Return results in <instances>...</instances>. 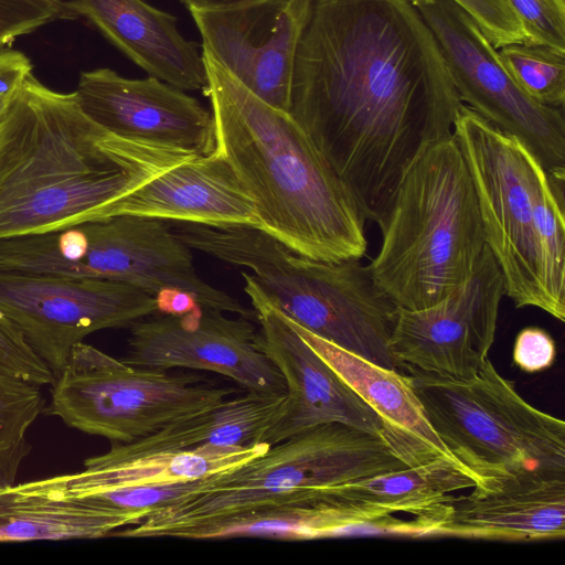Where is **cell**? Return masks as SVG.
I'll return each instance as SVG.
<instances>
[{"instance_id":"obj_1","label":"cell","mask_w":565,"mask_h":565,"mask_svg":"<svg viewBox=\"0 0 565 565\" xmlns=\"http://www.w3.org/2000/svg\"><path fill=\"white\" fill-rule=\"evenodd\" d=\"M461 100L411 0H312L290 115L379 224L416 159L454 136Z\"/></svg>"},{"instance_id":"obj_2","label":"cell","mask_w":565,"mask_h":565,"mask_svg":"<svg viewBox=\"0 0 565 565\" xmlns=\"http://www.w3.org/2000/svg\"><path fill=\"white\" fill-rule=\"evenodd\" d=\"M195 156L121 138L29 73L0 116V239L110 216L114 204Z\"/></svg>"},{"instance_id":"obj_3","label":"cell","mask_w":565,"mask_h":565,"mask_svg":"<svg viewBox=\"0 0 565 565\" xmlns=\"http://www.w3.org/2000/svg\"><path fill=\"white\" fill-rule=\"evenodd\" d=\"M215 151L252 196L259 227L311 259H361L364 222L351 192L288 111L267 104L202 49Z\"/></svg>"},{"instance_id":"obj_4","label":"cell","mask_w":565,"mask_h":565,"mask_svg":"<svg viewBox=\"0 0 565 565\" xmlns=\"http://www.w3.org/2000/svg\"><path fill=\"white\" fill-rule=\"evenodd\" d=\"M406 467L412 466L380 435L338 423L319 425L225 470L214 486L153 509L114 535L225 539L253 515L308 502L317 488Z\"/></svg>"},{"instance_id":"obj_5","label":"cell","mask_w":565,"mask_h":565,"mask_svg":"<svg viewBox=\"0 0 565 565\" xmlns=\"http://www.w3.org/2000/svg\"><path fill=\"white\" fill-rule=\"evenodd\" d=\"M173 228L191 249L249 269L263 295L290 321L374 364L399 371L390 350L397 307L360 259H311L252 225L180 222Z\"/></svg>"},{"instance_id":"obj_6","label":"cell","mask_w":565,"mask_h":565,"mask_svg":"<svg viewBox=\"0 0 565 565\" xmlns=\"http://www.w3.org/2000/svg\"><path fill=\"white\" fill-rule=\"evenodd\" d=\"M377 225L382 244L367 268L397 308L433 306L468 280L486 242L472 180L454 136L416 159Z\"/></svg>"},{"instance_id":"obj_7","label":"cell","mask_w":565,"mask_h":565,"mask_svg":"<svg viewBox=\"0 0 565 565\" xmlns=\"http://www.w3.org/2000/svg\"><path fill=\"white\" fill-rule=\"evenodd\" d=\"M402 370L431 428L476 487L523 471H565L564 420L524 401L489 358L468 379Z\"/></svg>"},{"instance_id":"obj_8","label":"cell","mask_w":565,"mask_h":565,"mask_svg":"<svg viewBox=\"0 0 565 565\" xmlns=\"http://www.w3.org/2000/svg\"><path fill=\"white\" fill-rule=\"evenodd\" d=\"M47 413L113 443H131L232 394L196 374L138 367L77 343L55 376Z\"/></svg>"},{"instance_id":"obj_9","label":"cell","mask_w":565,"mask_h":565,"mask_svg":"<svg viewBox=\"0 0 565 565\" xmlns=\"http://www.w3.org/2000/svg\"><path fill=\"white\" fill-rule=\"evenodd\" d=\"M454 138L476 191L486 246L515 308L546 312L534 218L536 170L541 164L516 137L461 104Z\"/></svg>"},{"instance_id":"obj_10","label":"cell","mask_w":565,"mask_h":565,"mask_svg":"<svg viewBox=\"0 0 565 565\" xmlns=\"http://www.w3.org/2000/svg\"><path fill=\"white\" fill-rule=\"evenodd\" d=\"M41 257L49 274L121 281L152 296L182 290L202 309L256 320L254 310L199 276L191 248L167 220L114 215L82 222L46 234Z\"/></svg>"},{"instance_id":"obj_11","label":"cell","mask_w":565,"mask_h":565,"mask_svg":"<svg viewBox=\"0 0 565 565\" xmlns=\"http://www.w3.org/2000/svg\"><path fill=\"white\" fill-rule=\"evenodd\" d=\"M411 2L431 31L461 103L521 140L552 179L564 181L563 109L525 94L477 22L452 0Z\"/></svg>"},{"instance_id":"obj_12","label":"cell","mask_w":565,"mask_h":565,"mask_svg":"<svg viewBox=\"0 0 565 565\" xmlns=\"http://www.w3.org/2000/svg\"><path fill=\"white\" fill-rule=\"evenodd\" d=\"M0 310L55 379L85 337L129 328L158 306L154 296L121 281L0 270Z\"/></svg>"},{"instance_id":"obj_13","label":"cell","mask_w":565,"mask_h":565,"mask_svg":"<svg viewBox=\"0 0 565 565\" xmlns=\"http://www.w3.org/2000/svg\"><path fill=\"white\" fill-rule=\"evenodd\" d=\"M504 280L486 246L459 288L437 303L397 308L390 350L399 365L452 379H468L488 358L494 341Z\"/></svg>"},{"instance_id":"obj_14","label":"cell","mask_w":565,"mask_h":565,"mask_svg":"<svg viewBox=\"0 0 565 565\" xmlns=\"http://www.w3.org/2000/svg\"><path fill=\"white\" fill-rule=\"evenodd\" d=\"M244 290L259 323L258 348L281 374L285 401L260 443L273 446L324 424H343L384 436L377 413L303 340L243 271Z\"/></svg>"},{"instance_id":"obj_15","label":"cell","mask_w":565,"mask_h":565,"mask_svg":"<svg viewBox=\"0 0 565 565\" xmlns=\"http://www.w3.org/2000/svg\"><path fill=\"white\" fill-rule=\"evenodd\" d=\"M127 364L169 371L218 373L247 391L285 393V381L257 345L250 319L199 308L184 315L156 313L129 327Z\"/></svg>"},{"instance_id":"obj_16","label":"cell","mask_w":565,"mask_h":565,"mask_svg":"<svg viewBox=\"0 0 565 565\" xmlns=\"http://www.w3.org/2000/svg\"><path fill=\"white\" fill-rule=\"evenodd\" d=\"M312 0H249L190 9L207 51L257 97L290 110L295 58Z\"/></svg>"},{"instance_id":"obj_17","label":"cell","mask_w":565,"mask_h":565,"mask_svg":"<svg viewBox=\"0 0 565 565\" xmlns=\"http://www.w3.org/2000/svg\"><path fill=\"white\" fill-rule=\"evenodd\" d=\"M74 94L84 113L116 136L195 154L215 151L211 110L159 78L96 68L81 74Z\"/></svg>"},{"instance_id":"obj_18","label":"cell","mask_w":565,"mask_h":565,"mask_svg":"<svg viewBox=\"0 0 565 565\" xmlns=\"http://www.w3.org/2000/svg\"><path fill=\"white\" fill-rule=\"evenodd\" d=\"M428 536L546 541L565 536V471L530 470L452 495Z\"/></svg>"},{"instance_id":"obj_19","label":"cell","mask_w":565,"mask_h":565,"mask_svg":"<svg viewBox=\"0 0 565 565\" xmlns=\"http://www.w3.org/2000/svg\"><path fill=\"white\" fill-rule=\"evenodd\" d=\"M114 215L259 227L252 196L216 152L195 156L158 173L118 200L110 211Z\"/></svg>"},{"instance_id":"obj_20","label":"cell","mask_w":565,"mask_h":565,"mask_svg":"<svg viewBox=\"0 0 565 565\" xmlns=\"http://www.w3.org/2000/svg\"><path fill=\"white\" fill-rule=\"evenodd\" d=\"M118 50L148 73L182 90L207 87L202 52L178 30L174 15L147 0H74Z\"/></svg>"},{"instance_id":"obj_21","label":"cell","mask_w":565,"mask_h":565,"mask_svg":"<svg viewBox=\"0 0 565 565\" xmlns=\"http://www.w3.org/2000/svg\"><path fill=\"white\" fill-rule=\"evenodd\" d=\"M270 446H203L180 454L126 455L111 448L87 458L82 471L26 482L34 490L72 499L140 487L192 481L237 467Z\"/></svg>"},{"instance_id":"obj_22","label":"cell","mask_w":565,"mask_h":565,"mask_svg":"<svg viewBox=\"0 0 565 565\" xmlns=\"http://www.w3.org/2000/svg\"><path fill=\"white\" fill-rule=\"evenodd\" d=\"M289 322L377 413L384 425L385 439L409 466H419L438 458L455 460L428 423L405 373L374 364Z\"/></svg>"},{"instance_id":"obj_23","label":"cell","mask_w":565,"mask_h":565,"mask_svg":"<svg viewBox=\"0 0 565 565\" xmlns=\"http://www.w3.org/2000/svg\"><path fill=\"white\" fill-rule=\"evenodd\" d=\"M286 393L247 391L238 397L179 418L131 443H113L126 455L180 454L203 446L248 447L260 444Z\"/></svg>"},{"instance_id":"obj_24","label":"cell","mask_w":565,"mask_h":565,"mask_svg":"<svg viewBox=\"0 0 565 565\" xmlns=\"http://www.w3.org/2000/svg\"><path fill=\"white\" fill-rule=\"evenodd\" d=\"M134 524L126 514L47 494L26 482L0 488V542L99 539Z\"/></svg>"},{"instance_id":"obj_25","label":"cell","mask_w":565,"mask_h":565,"mask_svg":"<svg viewBox=\"0 0 565 565\" xmlns=\"http://www.w3.org/2000/svg\"><path fill=\"white\" fill-rule=\"evenodd\" d=\"M477 480L458 462L438 458L419 466L381 472L320 490L333 503L419 515L452 497V492L475 488Z\"/></svg>"},{"instance_id":"obj_26","label":"cell","mask_w":565,"mask_h":565,"mask_svg":"<svg viewBox=\"0 0 565 565\" xmlns=\"http://www.w3.org/2000/svg\"><path fill=\"white\" fill-rule=\"evenodd\" d=\"M534 218L546 312L563 322L565 320L564 181L551 179L542 164L536 170Z\"/></svg>"},{"instance_id":"obj_27","label":"cell","mask_w":565,"mask_h":565,"mask_svg":"<svg viewBox=\"0 0 565 565\" xmlns=\"http://www.w3.org/2000/svg\"><path fill=\"white\" fill-rule=\"evenodd\" d=\"M40 387L0 374V488L14 484L31 450L26 434L45 403Z\"/></svg>"},{"instance_id":"obj_28","label":"cell","mask_w":565,"mask_h":565,"mask_svg":"<svg viewBox=\"0 0 565 565\" xmlns=\"http://www.w3.org/2000/svg\"><path fill=\"white\" fill-rule=\"evenodd\" d=\"M499 57L515 83L534 100L563 109L565 51L527 42L500 47Z\"/></svg>"},{"instance_id":"obj_29","label":"cell","mask_w":565,"mask_h":565,"mask_svg":"<svg viewBox=\"0 0 565 565\" xmlns=\"http://www.w3.org/2000/svg\"><path fill=\"white\" fill-rule=\"evenodd\" d=\"M79 17L65 0H0V51L47 23Z\"/></svg>"},{"instance_id":"obj_30","label":"cell","mask_w":565,"mask_h":565,"mask_svg":"<svg viewBox=\"0 0 565 565\" xmlns=\"http://www.w3.org/2000/svg\"><path fill=\"white\" fill-rule=\"evenodd\" d=\"M0 374L42 386L54 382L49 365L0 310Z\"/></svg>"},{"instance_id":"obj_31","label":"cell","mask_w":565,"mask_h":565,"mask_svg":"<svg viewBox=\"0 0 565 565\" xmlns=\"http://www.w3.org/2000/svg\"><path fill=\"white\" fill-rule=\"evenodd\" d=\"M525 33V42L565 51L564 0H508Z\"/></svg>"},{"instance_id":"obj_32","label":"cell","mask_w":565,"mask_h":565,"mask_svg":"<svg viewBox=\"0 0 565 565\" xmlns=\"http://www.w3.org/2000/svg\"><path fill=\"white\" fill-rule=\"evenodd\" d=\"M452 1L477 22L495 49L525 42L522 24L508 0Z\"/></svg>"},{"instance_id":"obj_33","label":"cell","mask_w":565,"mask_h":565,"mask_svg":"<svg viewBox=\"0 0 565 565\" xmlns=\"http://www.w3.org/2000/svg\"><path fill=\"white\" fill-rule=\"evenodd\" d=\"M556 355L553 338L544 329H522L514 341L513 362L524 372L535 373L548 369Z\"/></svg>"},{"instance_id":"obj_34","label":"cell","mask_w":565,"mask_h":565,"mask_svg":"<svg viewBox=\"0 0 565 565\" xmlns=\"http://www.w3.org/2000/svg\"><path fill=\"white\" fill-rule=\"evenodd\" d=\"M31 72V62L23 53L0 51V95L14 92Z\"/></svg>"},{"instance_id":"obj_35","label":"cell","mask_w":565,"mask_h":565,"mask_svg":"<svg viewBox=\"0 0 565 565\" xmlns=\"http://www.w3.org/2000/svg\"><path fill=\"white\" fill-rule=\"evenodd\" d=\"M158 313L184 315L201 308L188 292L177 289L162 290L156 296Z\"/></svg>"},{"instance_id":"obj_36","label":"cell","mask_w":565,"mask_h":565,"mask_svg":"<svg viewBox=\"0 0 565 565\" xmlns=\"http://www.w3.org/2000/svg\"><path fill=\"white\" fill-rule=\"evenodd\" d=\"M188 9H221L247 2L249 0H181Z\"/></svg>"}]
</instances>
